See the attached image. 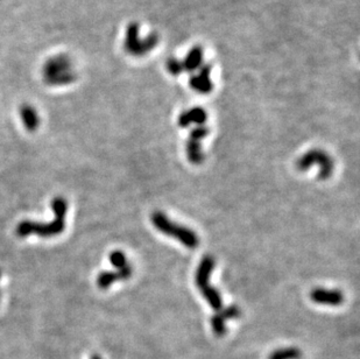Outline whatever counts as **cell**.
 I'll return each instance as SVG.
<instances>
[{
  "mask_svg": "<svg viewBox=\"0 0 360 359\" xmlns=\"http://www.w3.org/2000/svg\"><path fill=\"white\" fill-rule=\"evenodd\" d=\"M133 268L131 265L117 269V271H104L97 276V286L100 289H107L113 282L127 280L132 276Z\"/></svg>",
  "mask_w": 360,
  "mask_h": 359,
  "instance_id": "obj_10",
  "label": "cell"
},
{
  "mask_svg": "<svg viewBox=\"0 0 360 359\" xmlns=\"http://www.w3.org/2000/svg\"><path fill=\"white\" fill-rule=\"evenodd\" d=\"M209 74H210L209 67H202L197 76H195L194 78H191L190 80L191 88L195 89L196 91H198L200 93H207L209 91H211V89H212V83H211L209 78Z\"/></svg>",
  "mask_w": 360,
  "mask_h": 359,
  "instance_id": "obj_13",
  "label": "cell"
},
{
  "mask_svg": "<svg viewBox=\"0 0 360 359\" xmlns=\"http://www.w3.org/2000/svg\"><path fill=\"white\" fill-rule=\"evenodd\" d=\"M311 301L317 305L340 306L344 302V295L338 289H326V288H315L310 291Z\"/></svg>",
  "mask_w": 360,
  "mask_h": 359,
  "instance_id": "obj_9",
  "label": "cell"
},
{
  "mask_svg": "<svg viewBox=\"0 0 360 359\" xmlns=\"http://www.w3.org/2000/svg\"><path fill=\"white\" fill-rule=\"evenodd\" d=\"M0 278H2V272H0Z\"/></svg>",
  "mask_w": 360,
  "mask_h": 359,
  "instance_id": "obj_18",
  "label": "cell"
},
{
  "mask_svg": "<svg viewBox=\"0 0 360 359\" xmlns=\"http://www.w3.org/2000/svg\"><path fill=\"white\" fill-rule=\"evenodd\" d=\"M240 309L237 306H229L226 308L217 310V313L211 317V325H212L213 332L217 336H223L226 332L225 322L228 320L237 319L240 316Z\"/></svg>",
  "mask_w": 360,
  "mask_h": 359,
  "instance_id": "obj_8",
  "label": "cell"
},
{
  "mask_svg": "<svg viewBox=\"0 0 360 359\" xmlns=\"http://www.w3.org/2000/svg\"><path fill=\"white\" fill-rule=\"evenodd\" d=\"M182 68H183V65H182L181 62L176 61V59H172V61H170V62L168 63V69H169V72L172 73V74H174V75L180 74Z\"/></svg>",
  "mask_w": 360,
  "mask_h": 359,
  "instance_id": "obj_16",
  "label": "cell"
},
{
  "mask_svg": "<svg viewBox=\"0 0 360 359\" xmlns=\"http://www.w3.org/2000/svg\"><path fill=\"white\" fill-rule=\"evenodd\" d=\"M206 112L202 107H192L190 110L182 112L179 117V125L181 127H188L191 124L202 126L206 122Z\"/></svg>",
  "mask_w": 360,
  "mask_h": 359,
  "instance_id": "obj_11",
  "label": "cell"
},
{
  "mask_svg": "<svg viewBox=\"0 0 360 359\" xmlns=\"http://www.w3.org/2000/svg\"><path fill=\"white\" fill-rule=\"evenodd\" d=\"M55 219L49 223H38L32 220H22L17 226V234L26 238L31 234H38L41 238H51L62 233L65 226V215L68 211V203L65 198L55 197L51 201Z\"/></svg>",
  "mask_w": 360,
  "mask_h": 359,
  "instance_id": "obj_1",
  "label": "cell"
},
{
  "mask_svg": "<svg viewBox=\"0 0 360 359\" xmlns=\"http://www.w3.org/2000/svg\"><path fill=\"white\" fill-rule=\"evenodd\" d=\"M202 58H203V51L200 50L199 48H194V49H191L190 53L188 54L187 58H185V61L182 63V65H183V68L185 69L195 70L200 66Z\"/></svg>",
  "mask_w": 360,
  "mask_h": 359,
  "instance_id": "obj_14",
  "label": "cell"
},
{
  "mask_svg": "<svg viewBox=\"0 0 360 359\" xmlns=\"http://www.w3.org/2000/svg\"><path fill=\"white\" fill-rule=\"evenodd\" d=\"M314 164H318L320 166V178L326 180L331 176L333 171V160L326 154L322 149H311V151L307 152L306 154L301 156L296 162V167L299 170H307L309 169Z\"/></svg>",
  "mask_w": 360,
  "mask_h": 359,
  "instance_id": "obj_5",
  "label": "cell"
},
{
  "mask_svg": "<svg viewBox=\"0 0 360 359\" xmlns=\"http://www.w3.org/2000/svg\"><path fill=\"white\" fill-rule=\"evenodd\" d=\"M216 261L212 256H205L202 258L195 275L196 286L205 298L211 308L220 310L223 308V298L220 291L210 285V276L212 273Z\"/></svg>",
  "mask_w": 360,
  "mask_h": 359,
  "instance_id": "obj_4",
  "label": "cell"
},
{
  "mask_svg": "<svg viewBox=\"0 0 360 359\" xmlns=\"http://www.w3.org/2000/svg\"><path fill=\"white\" fill-rule=\"evenodd\" d=\"M157 36L151 35L147 40L140 41L139 26L131 24L127 27L125 37V49L132 55H142L157 44Z\"/></svg>",
  "mask_w": 360,
  "mask_h": 359,
  "instance_id": "obj_6",
  "label": "cell"
},
{
  "mask_svg": "<svg viewBox=\"0 0 360 359\" xmlns=\"http://www.w3.org/2000/svg\"><path fill=\"white\" fill-rule=\"evenodd\" d=\"M110 261H111V264H112L113 266L116 267L117 269L122 268V267L127 266V265H128L127 258H126L125 253L122 251H118V250H117V251L111 252Z\"/></svg>",
  "mask_w": 360,
  "mask_h": 359,
  "instance_id": "obj_15",
  "label": "cell"
},
{
  "mask_svg": "<svg viewBox=\"0 0 360 359\" xmlns=\"http://www.w3.org/2000/svg\"><path fill=\"white\" fill-rule=\"evenodd\" d=\"M43 81L50 87H64L76 81L73 62L68 55L58 54L49 57L42 68Z\"/></svg>",
  "mask_w": 360,
  "mask_h": 359,
  "instance_id": "obj_2",
  "label": "cell"
},
{
  "mask_svg": "<svg viewBox=\"0 0 360 359\" xmlns=\"http://www.w3.org/2000/svg\"><path fill=\"white\" fill-rule=\"evenodd\" d=\"M151 222L158 231L176 239L181 244H183L185 248L192 250L197 248L199 244V238L194 230L173 222V220L166 214H163L162 211L153 212L151 216Z\"/></svg>",
  "mask_w": 360,
  "mask_h": 359,
  "instance_id": "obj_3",
  "label": "cell"
},
{
  "mask_svg": "<svg viewBox=\"0 0 360 359\" xmlns=\"http://www.w3.org/2000/svg\"><path fill=\"white\" fill-rule=\"evenodd\" d=\"M209 134V130L204 125L196 126L190 132L189 139L187 141V156L188 160L192 164H200L204 161V153L202 151V140Z\"/></svg>",
  "mask_w": 360,
  "mask_h": 359,
  "instance_id": "obj_7",
  "label": "cell"
},
{
  "mask_svg": "<svg viewBox=\"0 0 360 359\" xmlns=\"http://www.w3.org/2000/svg\"><path fill=\"white\" fill-rule=\"evenodd\" d=\"M19 112L21 122L26 129L31 131V132L38 130L40 125V117L34 106L29 105V104H22Z\"/></svg>",
  "mask_w": 360,
  "mask_h": 359,
  "instance_id": "obj_12",
  "label": "cell"
},
{
  "mask_svg": "<svg viewBox=\"0 0 360 359\" xmlns=\"http://www.w3.org/2000/svg\"><path fill=\"white\" fill-rule=\"evenodd\" d=\"M90 359H102V358H100V356H98V354H94Z\"/></svg>",
  "mask_w": 360,
  "mask_h": 359,
  "instance_id": "obj_17",
  "label": "cell"
}]
</instances>
